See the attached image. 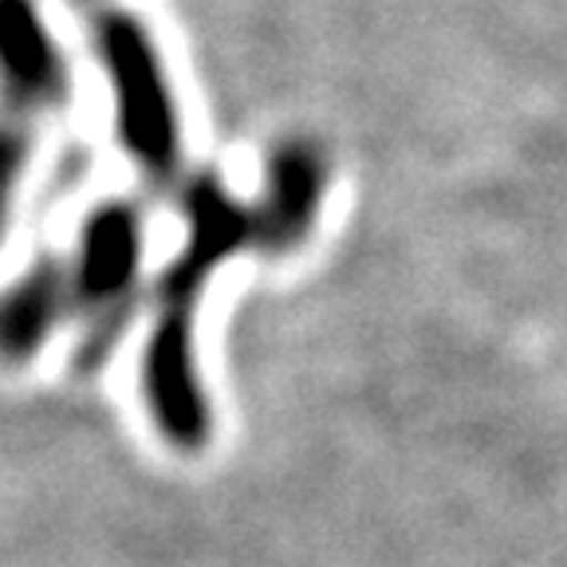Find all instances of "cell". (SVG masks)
Segmentation results:
<instances>
[{"instance_id":"5","label":"cell","mask_w":567,"mask_h":567,"mask_svg":"<svg viewBox=\"0 0 567 567\" xmlns=\"http://www.w3.org/2000/svg\"><path fill=\"white\" fill-rule=\"evenodd\" d=\"M71 75L35 0H0V106L40 123L63 111Z\"/></svg>"},{"instance_id":"6","label":"cell","mask_w":567,"mask_h":567,"mask_svg":"<svg viewBox=\"0 0 567 567\" xmlns=\"http://www.w3.org/2000/svg\"><path fill=\"white\" fill-rule=\"evenodd\" d=\"M323 158L311 151L308 142H284L268 158L265 174V197L252 205L257 217V248L280 257L292 252L311 233L323 202Z\"/></svg>"},{"instance_id":"1","label":"cell","mask_w":567,"mask_h":567,"mask_svg":"<svg viewBox=\"0 0 567 567\" xmlns=\"http://www.w3.org/2000/svg\"><path fill=\"white\" fill-rule=\"evenodd\" d=\"M91 20V44L106 71L123 151L151 186H169L182 166L177 106L158 48L131 12L106 4Z\"/></svg>"},{"instance_id":"4","label":"cell","mask_w":567,"mask_h":567,"mask_svg":"<svg viewBox=\"0 0 567 567\" xmlns=\"http://www.w3.org/2000/svg\"><path fill=\"white\" fill-rule=\"evenodd\" d=\"M142 399L151 422L177 453H202L213 437V410L194 347V319L154 316L142 347Z\"/></svg>"},{"instance_id":"7","label":"cell","mask_w":567,"mask_h":567,"mask_svg":"<svg viewBox=\"0 0 567 567\" xmlns=\"http://www.w3.org/2000/svg\"><path fill=\"white\" fill-rule=\"evenodd\" d=\"M75 311L71 268L55 257H40L0 292V363H28L52 339L63 316Z\"/></svg>"},{"instance_id":"9","label":"cell","mask_w":567,"mask_h":567,"mask_svg":"<svg viewBox=\"0 0 567 567\" xmlns=\"http://www.w3.org/2000/svg\"><path fill=\"white\" fill-rule=\"evenodd\" d=\"M71 4H75V9H80L83 17H95V12H99V9H106L111 0H71Z\"/></svg>"},{"instance_id":"2","label":"cell","mask_w":567,"mask_h":567,"mask_svg":"<svg viewBox=\"0 0 567 567\" xmlns=\"http://www.w3.org/2000/svg\"><path fill=\"white\" fill-rule=\"evenodd\" d=\"M142 272V213L131 202H106L83 221L80 252L71 265V300L83 319L80 371L106 363L131 323Z\"/></svg>"},{"instance_id":"3","label":"cell","mask_w":567,"mask_h":567,"mask_svg":"<svg viewBox=\"0 0 567 567\" xmlns=\"http://www.w3.org/2000/svg\"><path fill=\"white\" fill-rule=\"evenodd\" d=\"M245 245H257V217L217 177L202 174L186 186V245L162 268L154 316L197 319L209 276Z\"/></svg>"},{"instance_id":"8","label":"cell","mask_w":567,"mask_h":567,"mask_svg":"<svg viewBox=\"0 0 567 567\" xmlns=\"http://www.w3.org/2000/svg\"><path fill=\"white\" fill-rule=\"evenodd\" d=\"M32 134H35L32 118L0 106V237H4V225H9L20 177H24L28 158H32Z\"/></svg>"}]
</instances>
